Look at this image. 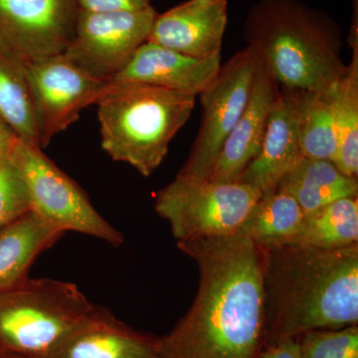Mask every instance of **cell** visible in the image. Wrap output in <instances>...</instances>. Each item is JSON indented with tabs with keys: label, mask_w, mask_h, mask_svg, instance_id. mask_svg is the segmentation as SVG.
I'll return each mask as SVG.
<instances>
[{
	"label": "cell",
	"mask_w": 358,
	"mask_h": 358,
	"mask_svg": "<svg viewBox=\"0 0 358 358\" xmlns=\"http://www.w3.org/2000/svg\"><path fill=\"white\" fill-rule=\"evenodd\" d=\"M300 98L301 91L280 88L271 108L260 152L238 182L253 186L263 194L272 192L303 159Z\"/></svg>",
	"instance_id": "obj_13"
},
{
	"label": "cell",
	"mask_w": 358,
	"mask_h": 358,
	"mask_svg": "<svg viewBox=\"0 0 358 358\" xmlns=\"http://www.w3.org/2000/svg\"><path fill=\"white\" fill-rule=\"evenodd\" d=\"M303 219L305 213L294 197L275 188L264 193L241 231L261 248H274L292 243Z\"/></svg>",
	"instance_id": "obj_19"
},
{
	"label": "cell",
	"mask_w": 358,
	"mask_h": 358,
	"mask_svg": "<svg viewBox=\"0 0 358 358\" xmlns=\"http://www.w3.org/2000/svg\"><path fill=\"white\" fill-rule=\"evenodd\" d=\"M301 358H358V326L315 329L298 336Z\"/></svg>",
	"instance_id": "obj_24"
},
{
	"label": "cell",
	"mask_w": 358,
	"mask_h": 358,
	"mask_svg": "<svg viewBox=\"0 0 358 358\" xmlns=\"http://www.w3.org/2000/svg\"><path fill=\"white\" fill-rule=\"evenodd\" d=\"M30 210L20 171L10 157L0 159V228Z\"/></svg>",
	"instance_id": "obj_25"
},
{
	"label": "cell",
	"mask_w": 358,
	"mask_h": 358,
	"mask_svg": "<svg viewBox=\"0 0 358 358\" xmlns=\"http://www.w3.org/2000/svg\"><path fill=\"white\" fill-rule=\"evenodd\" d=\"M277 188L294 197L305 215L348 197H357V178L341 173L329 160L303 157Z\"/></svg>",
	"instance_id": "obj_18"
},
{
	"label": "cell",
	"mask_w": 358,
	"mask_h": 358,
	"mask_svg": "<svg viewBox=\"0 0 358 358\" xmlns=\"http://www.w3.org/2000/svg\"><path fill=\"white\" fill-rule=\"evenodd\" d=\"M279 90V85L266 69L261 58L248 103L224 143L212 171L210 180L216 182L239 181L260 152L271 108Z\"/></svg>",
	"instance_id": "obj_15"
},
{
	"label": "cell",
	"mask_w": 358,
	"mask_h": 358,
	"mask_svg": "<svg viewBox=\"0 0 358 358\" xmlns=\"http://www.w3.org/2000/svg\"><path fill=\"white\" fill-rule=\"evenodd\" d=\"M96 105L103 150L148 178L189 120L195 96L150 85L109 81Z\"/></svg>",
	"instance_id": "obj_4"
},
{
	"label": "cell",
	"mask_w": 358,
	"mask_h": 358,
	"mask_svg": "<svg viewBox=\"0 0 358 358\" xmlns=\"http://www.w3.org/2000/svg\"><path fill=\"white\" fill-rule=\"evenodd\" d=\"M96 306L73 282L26 279L0 291V355L52 358Z\"/></svg>",
	"instance_id": "obj_5"
},
{
	"label": "cell",
	"mask_w": 358,
	"mask_h": 358,
	"mask_svg": "<svg viewBox=\"0 0 358 358\" xmlns=\"http://www.w3.org/2000/svg\"><path fill=\"white\" fill-rule=\"evenodd\" d=\"M52 358H162L160 338L136 331L96 307Z\"/></svg>",
	"instance_id": "obj_16"
},
{
	"label": "cell",
	"mask_w": 358,
	"mask_h": 358,
	"mask_svg": "<svg viewBox=\"0 0 358 358\" xmlns=\"http://www.w3.org/2000/svg\"><path fill=\"white\" fill-rule=\"evenodd\" d=\"M0 117L20 140L40 148L24 65L0 50Z\"/></svg>",
	"instance_id": "obj_23"
},
{
	"label": "cell",
	"mask_w": 358,
	"mask_h": 358,
	"mask_svg": "<svg viewBox=\"0 0 358 358\" xmlns=\"http://www.w3.org/2000/svg\"><path fill=\"white\" fill-rule=\"evenodd\" d=\"M63 234L31 210L0 228V291L28 279L35 259Z\"/></svg>",
	"instance_id": "obj_17"
},
{
	"label": "cell",
	"mask_w": 358,
	"mask_h": 358,
	"mask_svg": "<svg viewBox=\"0 0 358 358\" xmlns=\"http://www.w3.org/2000/svg\"><path fill=\"white\" fill-rule=\"evenodd\" d=\"M17 140L15 133L0 117V159L8 157Z\"/></svg>",
	"instance_id": "obj_28"
},
{
	"label": "cell",
	"mask_w": 358,
	"mask_h": 358,
	"mask_svg": "<svg viewBox=\"0 0 358 358\" xmlns=\"http://www.w3.org/2000/svg\"><path fill=\"white\" fill-rule=\"evenodd\" d=\"M196 262L192 307L160 338L162 358H258L265 345V250L242 231L178 242Z\"/></svg>",
	"instance_id": "obj_1"
},
{
	"label": "cell",
	"mask_w": 358,
	"mask_h": 358,
	"mask_svg": "<svg viewBox=\"0 0 358 358\" xmlns=\"http://www.w3.org/2000/svg\"><path fill=\"white\" fill-rule=\"evenodd\" d=\"M320 249H341L358 244V199L348 197L305 215L292 243Z\"/></svg>",
	"instance_id": "obj_21"
},
{
	"label": "cell",
	"mask_w": 358,
	"mask_h": 358,
	"mask_svg": "<svg viewBox=\"0 0 358 358\" xmlns=\"http://www.w3.org/2000/svg\"><path fill=\"white\" fill-rule=\"evenodd\" d=\"M352 61L343 79L334 86V119L338 150L334 164L341 173H358V36L350 37Z\"/></svg>",
	"instance_id": "obj_20"
},
{
	"label": "cell",
	"mask_w": 358,
	"mask_h": 358,
	"mask_svg": "<svg viewBox=\"0 0 358 358\" xmlns=\"http://www.w3.org/2000/svg\"><path fill=\"white\" fill-rule=\"evenodd\" d=\"M227 23L228 0H186L157 13L148 42L192 58H215Z\"/></svg>",
	"instance_id": "obj_12"
},
{
	"label": "cell",
	"mask_w": 358,
	"mask_h": 358,
	"mask_svg": "<svg viewBox=\"0 0 358 358\" xmlns=\"http://www.w3.org/2000/svg\"><path fill=\"white\" fill-rule=\"evenodd\" d=\"M79 13L77 0H0V50L24 66L63 55Z\"/></svg>",
	"instance_id": "obj_10"
},
{
	"label": "cell",
	"mask_w": 358,
	"mask_h": 358,
	"mask_svg": "<svg viewBox=\"0 0 358 358\" xmlns=\"http://www.w3.org/2000/svg\"><path fill=\"white\" fill-rule=\"evenodd\" d=\"M220 66L221 56L192 58L147 41L109 81L150 85L196 96L214 79Z\"/></svg>",
	"instance_id": "obj_14"
},
{
	"label": "cell",
	"mask_w": 358,
	"mask_h": 358,
	"mask_svg": "<svg viewBox=\"0 0 358 358\" xmlns=\"http://www.w3.org/2000/svg\"><path fill=\"white\" fill-rule=\"evenodd\" d=\"M80 9L90 13L136 11L152 6V0H77Z\"/></svg>",
	"instance_id": "obj_26"
},
{
	"label": "cell",
	"mask_w": 358,
	"mask_h": 358,
	"mask_svg": "<svg viewBox=\"0 0 358 358\" xmlns=\"http://www.w3.org/2000/svg\"><path fill=\"white\" fill-rule=\"evenodd\" d=\"M260 64L258 48L247 43L220 66L216 76L199 94L201 124L178 176L210 179L224 143L248 103Z\"/></svg>",
	"instance_id": "obj_8"
},
{
	"label": "cell",
	"mask_w": 358,
	"mask_h": 358,
	"mask_svg": "<svg viewBox=\"0 0 358 358\" xmlns=\"http://www.w3.org/2000/svg\"><path fill=\"white\" fill-rule=\"evenodd\" d=\"M265 250V345L358 324V244Z\"/></svg>",
	"instance_id": "obj_2"
},
{
	"label": "cell",
	"mask_w": 358,
	"mask_h": 358,
	"mask_svg": "<svg viewBox=\"0 0 358 358\" xmlns=\"http://www.w3.org/2000/svg\"><path fill=\"white\" fill-rule=\"evenodd\" d=\"M9 157L24 183L30 210L62 233L73 231L113 246L124 236L96 210L83 190L63 173L42 148L18 138Z\"/></svg>",
	"instance_id": "obj_7"
},
{
	"label": "cell",
	"mask_w": 358,
	"mask_h": 358,
	"mask_svg": "<svg viewBox=\"0 0 358 358\" xmlns=\"http://www.w3.org/2000/svg\"><path fill=\"white\" fill-rule=\"evenodd\" d=\"M157 13H90L80 9L74 36L63 56L90 77L110 80L148 41Z\"/></svg>",
	"instance_id": "obj_9"
},
{
	"label": "cell",
	"mask_w": 358,
	"mask_h": 358,
	"mask_svg": "<svg viewBox=\"0 0 358 358\" xmlns=\"http://www.w3.org/2000/svg\"><path fill=\"white\" fill-rule=\"evenodd\" d=\"M263 193L241 182L176 176L155 196V209L178 242L229 236L243 228Z\"/></svg>",
	"instance_id": "obj_6"
},
{
	"label": "cell",
	"mask_w": 358,
	"mask_h": 358,
	"mask_svg": "<svg viewBox=\"0 0 358 358\" xmlns=\"http://www.w3.org/2000/svg\"><path fill=\"white\" fill-rule=\"evenodd\" d=\"M258 358H301L299 338H285L274 345L264 346Z\"/></svg>",
	"instance_id": "obj_27"
},
{
	"label": "cell",
	"mask_w": 358,
	"mask_h": 358,
	"mask_svg": "<svg viewBox=\"0 0 358 358\" xmlns=\"http://www.w3.org/2000/svg\"><path fill=\"white\" fill-rule=\"evenodd\" d=\"M334 86L322 91H301L300 143L306 159L334 162L338 150Z\"/></svg>",
	"instance_id": "obj_22"
},
{
	"label": "cell",
	"mask_w": 358,
	"mask_h": 358,
	"mask_svg": "<svg viewBox=\"0 0 358 358\" xmlns=\"http://www.w3.org/2000/svg\"><path fill=\"white\" fill-rule=\"evenodd\" d=\"M0 358H13V357H1V355H0Z\"/></svg>",
	"instance_id": "obj_29"
},
{
	"label": "cell",
	"mask_w": 358,
	"mask_h": 358,
	"mask_svg": "<svg viewBox=\"0 0 358 358\" xmlns=\"http://www.w3.org/2000/svg\"><path fill=\"white\" fill-rule=\"evenodd\" d=\"M40 148L76 122L84 108L96 103L109 80L90 77L63 55L24 66Z\"/></svg>",
	"instance_id": "obj_11"
},
{
	"label": "cell",
	"mask_w": 358,
	"mask_h": 358,
	"mask_svg": "<svg viewBox=\"0 0 358 358\" xmlns=\"http://www.w3.org/2000/svg\"><path fill=\"white\" fill-rule=\"evenodd\" d=\"M244 36L280 88L331 89L348 69L338 23L301 0H258L245 20Z\"/></svg>",
	"instance_id": "obj_3"
}]
</instances>
